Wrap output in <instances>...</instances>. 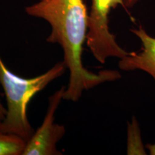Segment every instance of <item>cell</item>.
Here are the masks:
<instances>
[{
  "label": "cell",
  "mask_w": 155,
  "mask_h": 155,
  "mask_svg": "<svg viewBox=\"0 0 155 155\" xmlns=\"http://www.w3.org/2000/svg\"><path fill=\"white\" fill-rule=\"evenodd\" d=\"M6 114H7V108L4 107L1 101H0V122L5 119Z\"/></svg>",
  "instance_id": "cell-8"
},
{
  "label": "cell",
  "mask_w": 155,
  "mask_h": 155,
  "mask_svg": "<svg viewBox=\"0 0 155 155\" xmlns=\"http://www.w3.org/2000/svg\"><path fill=\"white\" fill-rule=\"evenodd\" d=\"M26 144L19 136L0 132V155H22Z\"/></svg>",
  "instance_id": "cell-6"
},
{
  "label": "cell",
  "mask_w": 155,
  "mask_h": 155,
  "mask_svg": "<svg viewBox=\"0 0 155 155\" xmlns=\"http://www.w3.org/2000/svg\"><path fill=\"white\" fill-rule=\"evenodd\" d=\"M131 31L140 39L141 50L129 53L120 59L119 68L124 71L141 70L152 75L155 81V38L149 35L141 26Z\"/></svg>",
  "instance_id": "cell-5"
},
{
  "label": "cell",
  "mask_w": 155,
  "mask_h": 155,
  "mask_svg": "<svg viewBox=\"0 0 155 155\" xmlns=\"http://www.w3.org/2000/svg\"><path fill=\"white\" fill-rule=\"evenodd\" d=\"M66 87L62 86L49 98V105L42 125L27 141L22 155H61L57 144L65 134L63 125L55 123L58 106L63 99Z\"/></svg>",
  "instance_id": "cell-4"
},
{
  "label": "cell",
  "mask_w": 155,
  "mask_h": 155,
  "mask_svg": "<svg viewBox=\"0 0 155 155\" xmlns=\"http://www.w3.org/2000/svg\"><path fill=\"white\" fill-rule=\"evenodd\" d=\"M30 16L45 19L51 26L46 39L63 50L64 63L69 70L70 79L63 99L77 101L83 91L108 81L121 78L116 71L93 73L83 66V45L86 42L88 15L83 0H40L25 8Z\"/></svg>",
  "instance_id": "cell-1"
},
{
  "label": "cell",
  "mask_w": 155,
  "mask_h": 155,
  "mask_svg": "<svg viewBox=\"0 0 155 155\" xmlns=\"http://www.w3.org/2000/svg\"><path fill=\"white\" fill-rule=\"evenodd\" d=\"M139 144H141V141L138 123L136 121L135 119H133L132 123L129 124L128 128V154H135V152L138 153L137 147L135 146H138Z\"/></svg>",
  "instance_id": "cell-7"
},
{
  "label": "cell",
  "mask_w": 155,
  "mask_h": 155,
  "mask_svg": "<svg viewBox=\"0 0 155 155\" xmlns=\"http://www.w3.org/2000/svg\"><path fill=\"white\" fill-rule=\"evenodd\" d=\"M91 8L88 19L86 45L93 55L104 64L110 57H125L129 53L120 47L108 27V15L111 9L121 5L124 0H91Z\"/></svg>",
  "instance_id": "cell-3"
},
{
  "label": "cell",
  "mask_w": 155,
  "mask_h": 155,
  "mask_svg": "<svg viewBox=\"0 0 155 155\" xmlns=\"http://www.w3.org/2000/svg\"><path fill=\"white\" fill-rule=\"evenodd\" d=\"M66 69L64 61L58 62L43 74L24 78L11 72L0 55V84L7 105L5 118L0 122V132L17 135L28 141L35 132L27 114L29 103L36 94L63 75Z\"/></svg>",
  "instance_id": "cell-2"
},
{
  "label": "cell",
  "mask_w": 155,
  "mask_h": 155,
  "mask_svg": "<svg viewBox=\"0 0 155 155\" xmlns=\"http://www.w3.org/2000/svg\"><path fill=\"white\" fill-rule=\"evenodd\" d=\"M146 148L149 150L151 155H155V144H147Z\"/></svg>",
  "instance_id": "cell-10"
},
{
  "label": "cell",
  "mask_w": 155,
  "mask_h": 155,
  "mask_svg": "<svg viewBox=\"0 0 155 155\" xmlns=\"http://www.w3.org/2000/svg\"><path fill=\"white\" fill-rule=\"evenodd\" d=\"M139 0H124V2L125 7H129V8H131L134 6L137 3Z\"/></svg>",
  "instance_id": "cell-9"
}]
</instances>
